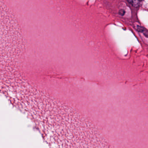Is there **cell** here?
<instances>
[{"instance_id":"cell-1","label":"cell","mask_w":148,"mask_h":148,"mask_svg":"<svg viewBox=\"0 0 148 148\" xmlns=\"http://www.w3.org/2000/svg\"><path fill=\"white\" fill-rule=\"evenodd\" d=\"M129 2L135 7H138L140 5L139 1H129Z\"/></svg>"}]
</instances>
